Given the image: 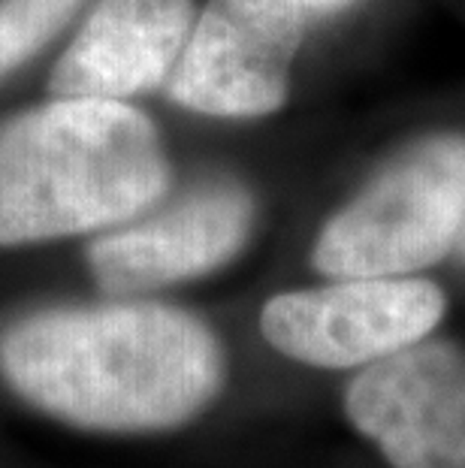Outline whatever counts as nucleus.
<instances>
[{
	"instance_id": "obj_1",
	"label": "nucleus",
	"mask_w": 465,
	"mask_h": 468,
	"mask_svg": "<svg viewBox=\"0 0 465 468\" xmlns=\"http://www.w3.org/2000/svg\"><path fill=\"white\" fill-rule=\"evenodd\" d=\"M0 372L31 405L82 430L152 432L209 408L227 363L196 314L112 303L52 308L6 326Z\"/></svg>"
},
{
	"instance_id": "obj_2",
	"label": "nucleus",
	"mask_w": 465,
	"mask_h": 468,
	"mask_svg": "<svg viewBox=\"0 0 465 468\" xmlns=\"http://www.w3.org/2000/svg\"><path fill=\"white\" fill-rule=\"evenodd\" d=\"M170 191L157 127L122 101H61L0 127V248L131 221Z\"/></svg>"
},
{
	"instance_id": "obj_3",
	"label": "nucleus",
	"mask_w": 465,
	"mask_h": 468,
	"mask_svg": "<svg viewBox=\"0 0 465 468\" xmlns=\"http://www.w3.org/2000/svg\"><path fill=\"white\" fill-rule=\"evenodd\" d=\"M462 215L465 133H427L323 224L312 263L330 278L414 275L453 254Z\"/></svg>"
},
{
	"instance_id": "obj_4",
	"label": "nucleus",
	"mask_w": 465,
	"mask_h": 468,
	"mask_svg": "<svg viewBox=\"0 0 465 468\" xmlns=\"http://www.w3.org/2000/svg\"><path fill=\"white\" fill-rule=\"evenodd\" d=\"M302 0H209L194 22L166 91L212 118H263L291 94L305 37Z\"/></svg>"
},
{
	"instance_id": "obj_5",
	"label": "nucleus",
	"mask_w": 465,
	"mask_h": 468,
	"mask_svg": "<svg viewBox=\"0 0 465 468\" xmlns=\"http://www.w3.org/2000/svg\"><path fill=\"white\" fill-rule=\"evenodd\" d=\"M444 308L448 300L429 278H335L330 287L272 296L260 330L291 360L354 368L427 338Z\"/></svg>"
},
{
	"instance_id": "obj_6",
	"label": "nucleus",
	"mask_w": 465,
	"mask_h": 468,
	"mask_svg": "<svg viewBox=\"0 0 465 468\" xmlns=\"http://www.w3.org/2000/svg\"><path fill=\"white\" fill-rule=\"evenodd\" d=\"M344 414L393 468H465V351L420 338L363 366Z\"/></svg>"
},
{
	"instance_id": "obj_7",
	"label": "nucleus",
	"mask_w": 465,
	"mask_h": 468,
	"mask_svg": "<svg viewBox=\"0 0 465 468\" xmlns=\"http://www.w3.org/2000/svg\"><path fill=\"white\" fill-rule=\"evenodd\" d=\"M251 227V194L227 178H212L145 221L100 236L88 248V263L109 293L152 291L230 263Z\"/></svg>"
},
{
	"instance_id": "obj_8",
	"label": "nucleus",
	"mask_w": 465,
	"mask_h": 468,
	"mask_svg": "<svg viewBox=\"0 0 465 468\" xmlns=\"http://www.w3.org/2000/svg\"><path fill=\"white\" fill-rule=\"evenodd\" d=\"M194 27V0H100L55 64L61 101H124L170 79Z\"/></svg>"
},
{
	"instance_id": "obj_9",
	"label": "nucleus",
	"mask_w": 465,
	"mask_h": 468,
	"mask_svg": "<svg viewBox=\"0 0 465 468\" xmlns=\"http://www.w3.org/2000/svg\"><path fill=\"white\" fill-rule=\"evenodd\" d=\"M85 0H0V79L37 55Z\"/></svg>"
},
{
	"instance_id": "obj_10",
	"label": "nucleus",
	"mask_w": 465,
	"mask_h": 468,
	"mask_svg": "<svg viewBox=\"0 0 465 468\" xmlns=\"http://www.w3.org/2000/svg\"><path fill=\"white\" fill-rule=\"evenodd\" d=\"M305 9H314V13H335V9L354 4V0H302Z\"/></svg>"
},
{
	"instance_id": "obj_11",
	"label": "nucleus",
	"mask_w": 465,
	"mask_h": 468,
	"mask_svg": "<svg viewBox=\"0 0 465 468\" xmlns=\"http://www.w3.org/2000/svg\"><path fill=\"white\" fill-rule=\"evenodd\" d=\"M453 254L460 257L465 263V215H462V227H460V236H457V245H453Z\"/></svg>"
}]
</instances>
